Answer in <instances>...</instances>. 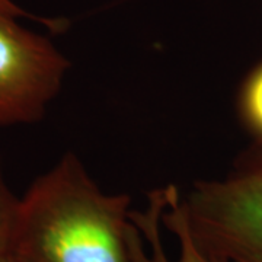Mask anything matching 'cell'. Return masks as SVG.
Wrapping results in <instances>:
<instances>
[{
	"label": "cell",
	"mask_w": 262,
	"mask_h": 262,
	"mask_svg": "<svg viewBox=\"0 0 262 262\" xmlns=\"http://www.w3.org/2000/svg\"><path fill=\"white\" fill-rule=\"evenodd\" d=\"M130 196L106 195L73 155L19 198L10 253L22 262H131Z\"/></svg>",
	"instance_id": "obj_1"
},
{
	"label": "cell",
	"mask_w": 262,
	"mask_h": 262,
	"mask_svg": "<svg viewBox=\"0 0 262 262\" xmlns=\"http://www.w3.org/2000/svg\"><path fill=\"white\" fill-rule=\"evenodd\" d=\"M184 206L204 252L226 262H262V143L225 178L196 184Z\"/></svg>",
	"instance_id": "obj_2"
},
{
	"label": "cell",
	"mask_w": 262,
	"mask_h": 262,
	"mask_svg": "<svg viewBox=\"0 0 262 262\" xmlns=\"http://www.w3.org/2000/svg\"><path fill=\"white\" fill-rule=\"evenodd\" d=\"M15 18L0 10V125L39 120L69 67L47 38Z\"/></svg>",
	"instance_id": "obj_3"
},
{
	"label": "cell",
	"mask_w": 262,
	"mask_h": 262,
	"mask_svg": "<svg viewBox=\"0 0 262 262\" xmlns=\"http://www.w3.org/2000/svg\"><path fill=\"white\" fill-rule=\"evenodd\" d=\"M131 262H226L204 252L188 226L178 189L169 185L149 194L143 211H131Z\"/></svg>",
	"instance_id": "obj_4"
},
{
	"label": "cell",
	"mask_w": 262,
	"mask_h": 262,
	"mask_svg": "<svg viewBox=\"0 0 262 262\" xmlns=\"http://www.w3.org/2000/svg\"><path fill=\"white\" fill-rule=\"evenodd\" d=\"M241 111L246 125L262 143V64L245 83L241 95Z\"/></svg>",
	"instance_id": "obj_5"
},
{
	"label": "cell",
	"mask_w": 262,
	"mask_h": 262,
	"mask_svg": "<svg viewBox=\"0 0 262 262\" xmlns=\"http://www.w3.org/2000/svg\"><path fill=\"white\" fill-rule=\"evenodd\" d=\"M19 198L6 185L0 166V258L10 253L18 217Z\"/></svg>",
	"instance_id": "obj_6"
},
{
	"label": "cell",
	"mask_w": 262,
	"mask_h": 262,
	"mask_svg": "<svg viewBox=\"0 0 262 262\" xmlns=\"http://www.w3.org/2000/svg\"><path fill=\"white\" fill-rule=\"evenodd\" d=\"M0 10L8 12L10 15H13V16H29L27 12H24L19 6H16L10 0H0Z\"/></svg>",
	"instance_id": "obj_7"
},
{
	"label": "cell",
	"mask_w": 262,
	"mask_h": 262,
	"mask_svg": "<svg viewBox=\"0 0 262 262\" xmlns=\"http://www.w3.org/2000/svg\"><path fill=\"white\" fill-rule=\"evenodd\" d=\"M0 262H22V261H20V259H18L15 255L8 253V255H5V256H2V258H0Z\"/></svg>",
	"instance_id": "obj_8"
}]
</instances>
